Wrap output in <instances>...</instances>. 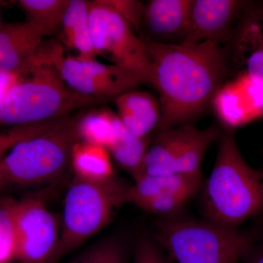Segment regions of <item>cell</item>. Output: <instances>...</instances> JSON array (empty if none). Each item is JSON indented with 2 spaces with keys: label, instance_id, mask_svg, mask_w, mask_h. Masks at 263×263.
<instances>
[{
  "label": "cell",
  "instance_id": "cell-1",
  "mask_svg": "<svg viewBox=\"0 0 263 263\" xmlns=\"http://www.w3.org/2000/svg\"><path fill=\"white\" fill-rule=\"evenodd\" d=\"M145 43L153 68L152 86L160 95L157 129L162 132L185 124L206 108L224 84L228 66L222 48L211 41Z\"/></svg>",
  "mask_w": 263,
  "mask_h": 263
},
{
  "label": "cell",
  "instance_id": "cell-2",
  "mask_svg": "<svg viewBox=\"0 0 263 263\" xmlns=\"http://www.w3.org/2000/svg\"><path fill=\"white\" fill-rule=\"evenodd\" d=\"M205 207L210 222L228 228L263 212V173L246 162L232 133L221 138L205 186Z\"/></svg>",
  "mask_w": 263,
  "mask_h": 263
},
{
  "label": "cell",
  "instance_id": "cell-3",
  "mask_svg": "<svg viewBox=\"0 0 263 263\" xmlns=\"http://www.w3.org/2000/svg\"><path fill=\"white\" fill-rule=\"evenodd\" d=\"M106 101L76 92L53 66L43 62L36 53L27 75L0 104V127L63 119L77 109Z\"/></svg>",
  "mask_w": 263,
  "mask_h": 263
},
{
  "label": "cell",
  "instance_id": "cell-4",
  "mask_svg": "<svg viewBox=\"0 0 263 263\" xmlns=\"http://www.w3.org/2000/svg\"><path fill=\"white\" fill-rule=\"evenodd\" d=\"M81 113L69 117L43 134L18 143L0 160V191L27 187L58 177L81 141L78 124Z\"/></svg>",
  "mask_w": 263,
  "mask_h": 263
},
{
  "label": "cell",
  "instance_id": "cell-5",
  "mask_svg": "<svg viewBox=\"0 0 263 263\" xmlns=\"http://www.w3.org/2000/svg\"><path fill=\"white\" fill-rule=\"evenodd\" d=\"M129 186L114 178L100 182L75 178L66 194L54 263L110 222L117 209L127 202Z\"/></svg>",
  "mask_w": 263,
  "mask_h": 263
},
{
  "label": "cell",
  "instance_id": "cell-6",
  "mask_svg": "<svg viewBox=\"0 0 263 263\" xmlns=\"http://www.w3.org/2000/svg\"><path fill=\"white\" fill-rule=\"evenodd\" d=\"M253 235L210 222L171 220L157 238L175 263H238L253 247Z\"/></svg>",
  "mask_w": 263,
  "mask_h": 263
},
{
  "label": "cell",
  "instance_id": "cell-7",
  "mask_svg": "<svg viewBox=\"0 0 263 263\" xmlns=\"http://www.w3.org/2000/svg\"><path fill=\"white\" fill-rule=\"evenodd\" d=\"M89 25L98 55L132 72L141 84H153V68L146 44L107 0L90 1Z\"/></svg>",
  "mask_w": 263,
  "mask_h": 263
},
{
  "label": "cell",
  "instance_id": "cell-8",
  "mask_svg": "<svg viewBox=\"0 0 263 263\" xmlns=\"http://www.w3.org/2000/svg\"><path fill=\"white\" fill-rule=\"evenodd\" d=\"M42 61L53 66L66 84L76 92L105 99L133 91L141 84L132 72L117 65H105L90 59L64 57L60 43H43L38 52Z\"/></svg>",
  "mask_w": 263,
  "mask_h": 263
},
{
  "label": "cell",
  "instance_id": "cell-9",
  "mask_svg": "<svg viewBox=\"0 0 263 263\" xmlns=\"http://www.w3.org/2000/svg\"><path fill=\"white\" fill-rule=\"evenodd\" d=\"M219 136L216 127L199 129L186 124L159 132L147 150L142 175H202L204 156Z\"/></svg>",
  "mask_w": 263,
  "mask_h": 263
},
{
  "label": "cell",
  "instance_id": "cell-10",
  "mask_svg": "<svg viewBox=\"0 0 263 263\" xmlns=\"http://www.w3.org/2000/svg\"><path fill=\"white\" fill-rule=\"evenodd\" d=\"M15 258L21 263H54L60 233L57 216L37 197L15 201Z\"/></svg>",
  "mask_w": 263,
  "mask_h": 263
},
{
  "label": "cell",
  "instance_id": "cell-11",
  "mask_svg": "<svg viewBox=\"0 0 263 263\" xmlns=\"http://www.w3.org/2000/svg\"><path fill=\"white\" fill-rule=\"evenodd\" d=\"M192 0H151L143 7L140 37L145 42L181 45L188 36Z\"/></svg>",
  "mask_w": 263,
  "mask_h": 263
},
{
  "label": "cell",
  "instance_id": "cell-12",
  "mask_svg": "<svg viewBox=\"0 0 263 263\" xmlns=\"http://www.w3.org/2000/svg\"><path fill=\"white\" fill-rule=\"evenodd\" d=\"M218 117L229 127L263 117V83L247 74L223 84L214 100Z\"/></svg>",
  "mask_w": 263,
  "mask_h": 263
},
{
  "label": "cell",
  "instance_id": "cell-13",
  "mask_svg": "<svg viewBox=\"0 0 263 263\" xmlns=\"http://www.w3.org/2000/svg\"><path fill=\"white\" fill-rule=\"evenodd\" d=\"M246 5L236 0H192L188 36L183 43L211 41L221 45Z\"/></svg>",
  "mask_w": 263,
  "mask_h": 263
},
{
  "label": "cell",
  "instance_id": "cell-14",
  "mask_svg": "<svg viewBox=\"0 0 263 263\" xmlns=\"http://www.w3.org/2000/svg\"><path fill=\"white\" fill-rule=\"evenodd\" d=\"M43 37L28 21L0 24V72H17L24 77Z\"/></svg>",
  "mask_w": 263,
  "mask_h": 263
},
{
  "label": "cell",
  "instance_id": "cell-15",
  "mask_svg": "<svg viewBox=\"0 0 263 263\" xmlns=\"http://www.w3.org/2000/svg\"><path fill=\"white\" fill-rule=\"evenodd\" d=\"M118 117L129 133L148 138L161 119L160 101L146 91H129L115 98Z\"/></svg>",
  "mask_w": 263,
  "mask_h": 263
},
{
  "label": "cell",
  "instance_id": "cell-16",
  "mask_svg": "<svg viewBox=\"0 0 263 263\" xmlns=\"http://www.w3.org/2000/svg\"><path fill=\"white\" fill-rule=\"evenodd\" d=\"M201 181L202 175H142L129 186L127 202L140 207L151 199L165 193L184 194L193 197L198 191Z\"/></svg>",
  "mask_w": 263,
  "mask_h": 263
},
{
  "label": "cell",
  "instance_id": "cell-17",
  "mask_svg": "<svg viewBox=\"0 0 263 263\" xmlns=\"http://www.w3.org/2000/svg\"><path fill=\"white\" fill-rule=\"evenodd\" d=\"M240 73L263 83V19L255 11L243 20L235 42Z\"/></svg>",
  "mask_w": 263,
  "mask_h": 263
},
{
  "label": "cell",
  "instance_id": "cell-18",
  "mask_svg": "<svg viewBox=\"0 0 263 263\" xmlns=\"http://www.w3.org/2000/svg\"><path fill=\"white\" fill-rule=\"evenodd\" d=\"M90 1L70 0L62 19L61 29L66 46L79 52V57L93 60L98 55L89 25Z\"/></svg>",
  "mask_w": 263,
  "mask_h": 263
},
{
  "label": "cell",
  "instance_id": "cell-19",
  "mask_svg": "<svg viewBox=\"0 0 263 263\" xmlns=\"http://www.w3.org/2000/svg\"><path fill=\"white\" fill-rule=\"evenodd\" d=\"M70 162L79 179L100 182L114 178L110 154L103 146L78 142L72 148Z\"/></svg>",
  "mask_w": 263,
  "mask_h": 263
},
{
  "label": "cell",
  "instance_id": "cell-20",
  "mask_svg": "<svg viewBox=\"0 0 263 263\" xmlns=\"http://www.w3.org/2000/svg\"><path fill=\"white\" fill-rule=\"evenodd\" d=\"M149 145V138H138L132 134L119 119L113 141L107 150L136 180L143 174V161Z\"/></svg>",
  "mask_w": 263,
  "mask_h": 263
},
{
  "label": "cell",
  "instance_id": "cell-21",
  "mask_svg": "<svg viewBox=\"0 0 263 263\" xmlns=\"http://www.w3.org/2000/svg\"><path fill=\"white\" fill-rule=\"evenodd\" d=\"M119 119L108 109L83 111L78 124L81 141L103 146L108 149L113 141Z\"/></svg>",
  "mask_w": 263,
  "mask_h": 263
},
{
  "label": "cell",
  "instance_id": "cell-22",
  "mask_svg": "<svg viewBox=\"0 0 263 263\" xmlns=\"http://www.w3.org/2000/svg\"><path fill=\"white\" fill-rule=\"evenodd\" d=\"M70 0H19L20 8L44 37L61 28L62 19Z\"/></svg>",
  "mask_w": 263,
  "mask_h": 263
},
{
  "label": "cell",
  "instance_id": "cell-23",
  "mask_svg": "<svg viewBox=\"0 0 263 263\" xmlns=\"http://www.w3.org/2000/svg\"><path fill=\"white\" fill-rule=\"evenodd\" d=\"M68 117L48 121V122L33 123V124L5 128L4 129L0 131V160L18 143L40 136L53 129Z\"/></svg>",
  "mask_w": 263,
  "mask_h": 263
},
{
  "label": "cell",
  "instance_id": "cell-24",
  "mask_svg": "<svg viewBox=\"0 0 263 263\" xmlns=\"http://www.w3.org/2000/svg\"><path fill=\"white\" fill-rule=\"evenodd\" d=\"M15 201L0 202V263H9L15 258Z\"/></svg>",
  "mask_w": 263,
  "mask_h": 263
},
{
  "label": "cell",
  "instance_id": "cell-25",
  "mask_svg": "<svg viewBox=\"0 0 263 263\" xmlns=\"http://www.w3.org/2000/svg\"><path fill=\"white\" fill-rule=\"evenodd\" d=\"M70 263H127L125 247L117 238L101 240Z\"/></svg>",
  "mask_w": 263,
  "mask_h": 263
},
{
  "label": "cell",
  "instance_id": "cell-26",
  "mask_svg": "<svg viewBox=\"0 0 263 263\" xmlns=\"http://www.w3.org/2000/svg\"><path fill=\"white\" fill-rule=\"evenodd\" d=\"M191 197L184 194H162L151 199L140 208L153 214H172L181 209Z\"/></svg>",
  "mask_w": 263,
  "mask_h": 263
},
{
  "label": "cell",
  "instance_id": "cell-27",
  "mask_svg": "<svg viewBox=\"0 0 263 263\" xmlns=\"http://www.w3.org/2000/svg\"><path fill=\"white\" fill-rule=\"evenodd\" d=\"M108 4L129 24L140 36V24L144 4L133 0H107Z\"/></svg>",
  "mask_w": 263,
  "mask_h": 263
},
{
  "label": "cell",
  "instance_id": "cell-28",
  "mask_svg": "<svg viewBox=\"0 0 263 263\" xmlns=\"http://www.w3.org/2000/svg\"><path fill=\"white\" fill-rule=\"evenodd\" d=\"M134 263H167L155 243L148 238L139 240L136 246Z\"/></svg>",
  "mask_w": 263,
  "mask_h": 263
},
{
  "label": "cell",
  "instance_id": "cell-29",
  "mask_svg": "<svg viewBox=\"0 0 263 263\" xmlns=\"http://www.w3.org/2000/svg\"><path fill=\"white\" fill-rule=\"evenodd\" d=\"M23 76L17 72H0V104L10 89L22 80Z\"/></svg>",
  "mask_w": 263,
  "mask_h": 263
},
{
  "label": "cell",
  "instance_id": "cell-30",
  "mask_svg": "<svg viewBox=\"0 0 263 263\" xmlns=\"http://www.w3.org/2000/svg\"><path fill=\"white\" fill-rule=\"evenodd\" d=\"M248 263H263V250L254 254Z\"/></svg>",
  "mask_w": 263,
  "mask_h": 263
},
{
  "label": "cell",
  "instance_id": "cell-31",
  "mask_svg": "<svg viewBox=\"0 0 263 263\" xmlns=\"http://www.w3.org/2000/svg\"><path fill=\"white\" fill-rule=\"evenodd\" d=\"M254 11L263 19V4L261 5V6L257 8V9L254 10Z\"/></svg>",
  "mask_w": 263,
  "mask_h": 263
},
{
  "label": "cell",
  "instance_id": "cell-32",
  "mask_svg": "<svg viewBox=\"0 0 263 263\" xmlns=\"http://www.w3.org/2000/svg\"><path fill=\"white\" fill-rule=\"evenodd\" d=\"M1 13H2V3H1V2H0V24L2 23V22H1Z\"/></svg>",
  "mask_w": 263,
  "mask_h": 263
}]
</instances>
